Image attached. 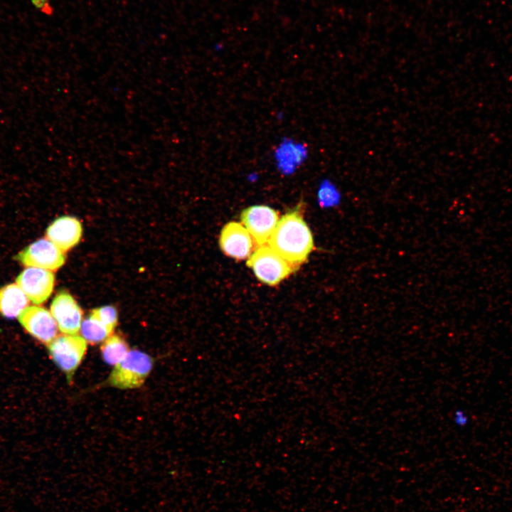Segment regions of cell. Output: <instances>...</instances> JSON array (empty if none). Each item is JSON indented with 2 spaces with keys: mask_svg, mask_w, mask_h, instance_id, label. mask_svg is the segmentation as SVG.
Instances as JSON below:
<instances>
[{
  "mask_svg": "<svg viewBox=\"0 0 512 512\" xmlns=\"http://www.w3.org/2000/svg\"><path fill=\"white\" fill-rule=\"evenodd\" d=\"M302 201L278 220L269 246L296 270L314 250L312 233L303 217Z\"/></svg>",
  "mask_w": 512,
  "mask_h": 512,
  "instance_id": "1",
  "label": "cell"
},
{
  "mask_svg": "<svg viewBox=\"0 0 512 512\" xmlns=\"http://www.w3.org/2000/svg\"><path fill=\"white\" fill-rule=\"evenodd\" d=\"M153 367V359L147 353L129 350L116 366L109 378L111 385L119 389H133L143 385Z\"/></svg>",
  "mask_w": 512,
  "mask_h": 512,
  "instance_id": "2",
  "label": "cell"
},
{
  "mask_svg": "<svg viewBox=\"0 0 512 512\" xmlns=\"http://www.w3.org/2000/svg\"><path fill=\"white\" fill-rule=\"evenodd\" d=\"M247 265L261 282L275 286L287 278L296 269L270 246H259L248 257Z\"/></svg>",
  "mask_w": 512,
  "mask_h": 512,
  "instance_id": "3",
  "label": "cell"
},
{
  "mask_svg": "<svg viewBox=\"0 0 512 512\" xmlns=\"http://www.w3.org/2000/svg\"><path fill=\"white\" fill-rule=\"evenodd\" d=\"M87 344L81 336L63 334L48 345L50 358L70 382L85 356Z\"/></svg>",
  "mask_w": 512,
  "mask_h": 512,
  "instance_id": "4",
  "label": "cell"
},
{
  "mask_svg": "<svg viewBox=\"0 0 512 512\" xmlns=\"http://www.w3.org/2000/svg\"><path fill=\"white\" fill-rule=\"evenodd\" d=\"M15 259L22 265L56 271L65 262L64 252L47 238L31 243L18 252Z\"/></svg>",
  "mask_w": 512,
  "mask_h": 512,
  "instance_id": "5",
  "label": "cell"
},
{
  "mask_svg": "<svg viewBox=\"0 0 512 512\" xmlns=\"http://www.w3.org/2000/svg\"><path fill=\"white\" fill-rule=\"evenodd\" d=\"M278 218L277 212L265 205L250 206L243 210L240 215L243 225L259 246L268 242Z\"/></svg>",
  "mask_w": 512,
  "mask_h": 512,
  "instance_id": "6",
  "label": "cell"
},
{
  "mask_svg": "<svg viewBox=\"0 0 512 512\" xmlns=\"http://www.w3.org/2000/svg\"><path fill=\"white\" fill-rule=\"evenodd\" d=\"M16 284L30 301L41 304L47 301L53 292L55 275L50 270L29 267L19 274Z\"/></svg>",
  "mask_w": 512,
  "mask_h": 512,
  "instance_id": "7",
  "label": "cell"
},
{
  "mask_svg": "<svg viewBox=\"0 0 512 512\" xmlns=\"http://www.w3.org/2000/svg\"><path fill=\"white\" fill-rule=\"evenodd\" d=\"M23 328L41 343L48 345L58 333V325L46 309L38 306H27L18 316Z\"/></svg>",
  "mask_w": 512,
  "mask_h": 512,
  "instance_id": "8",
  "label": "cell"
},
{
  "mask_svg": "<svg viewBox=\"0 0 512 512\" xmlns=\"http://www.w3.org/2000/svg\"><path fill=\"white\" fill-rule=\"evenodd\" d=\"M50 313L65 334H77L82 321V311L72 295L60 291L50 304Z\"/></svg>",
  "mask_w": 512,
  "mask_h": 512,
  "instance_id": "9",
  "label": "cell"
},
{
  "mask_svg": "<svg viewBox=\"0 0 512 512\" xmlns=\"http://www.w3.org/2000/svg\"><path fill=\"white\" fill-rule=\"evenodd\" d=\"M219 245L225 255L237 260H242L252 254L253 241L245 226L232 221L223 228Z\"/></svg>",
  "mask_w": 512,
  "mask_h": 512,
  "instance_id": "10",
  "label": "cell"
},
{
  "mask_svg": "<svg viewBox=\"0 0 512 512\" xmlns=\"http://www.w3.org/2000/svg\"><path fill=\"white\" fill-rule=\"evenodd\" d=\"M82 234L81 223L75 217L65 215L56 218L47 228L46 238L62 251L75 247Z\"/></svg>",
  "mask_w": 512,
  "mask_h": 512,
  "instance_id": "11",
  "label": "cell"
},
{
  "mask_svg": "<svg viewBox=\"0 0 512 512\" xmlns=\"http://www.w3.org/2000/svg\"><path fill=\"white\" fill-rule=\"evenodd\" d=\"M29 299L16 284H9L0 288V314L14 319L27 307Z\"/></svg>",
  "mask_w": 512,
  "mask_h": 512,
  "instance_id": "12",
  "label": "cell"
},
{
  "mask_svg": "<svg viewBox=\"0 0 512 512\" xmlns=\"http://www.w3.org/2000/svg\"><path fill=\"white\" fill-rule=\"evenodd\" d=\"M127 342L119 335H111L100 347L102 360L110 366H116L129 351Z\"/></svg>",
  "mask_w": 512,
  "mask_h": 512,
  "instance_id": "13",
  "label": "cell"
},
{
  "mask_svg": "<svg viewBox=\"0 0 512 512\" xmlns=\"http://www.w3.org/2000/svg\"><path fill=\"white\" fill-rule=\"evenodd\" d=\"M80 331L81 336L87 343L92 345L104 342L113 333V331L92 314L82 320Z\"/></svg>",
  "mask_w": 512,
  "mask_h": 512,
  "instance_id": "14",
  "label": "cell"
},
{
  "mask_svg": "<svg viewBox=\"0 0 512 512\" xmlns=\"http://www.w3.org/2000/svg\"><path fill=\"white\" fill-rule=\"evenodd\" d=\"M90 314L96 317L112 331H114L118 321V314L116 308L107 305L95 308L92 310Z\"/></svg>",
  "mask_w": 512,
  "mask_h": 512,
  "instance_id": "15",
  "label": "cell"
},
{
  "mask_svg": "<svg viewBox=\"0 0 512 512\" xmlns=\"http://www.w3.org/2000/svg\"><path fill=\"white\" fill-rule=\"evenodd\" d=\"M454 421L459 426H465L468 423L469 419L463 411L458 410L454 415Z\"/></svg>",
  "mask_w": 512,
  "mask_h": 512,
  "instance_id": "16",
  "label": "cell"
},
{
  "mask_svg": "<svg viewBox=\"0 0 512 512\" xmlns=\"http://www.w3.org/2000/svg\"><path fill=\"white\" fill-rule=\"evenodd\" d=\"M33 5L39 9H43L49 4V0H31Z\"/></svg>",
  "mask_w": 512,
  "mask_h": 512,
  "instance_id": "17",
  "label": "cell"
}]
</instances>
